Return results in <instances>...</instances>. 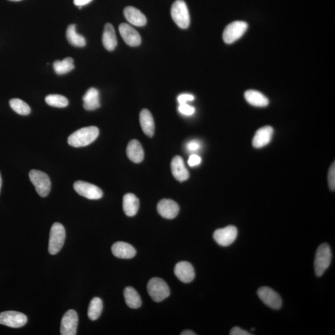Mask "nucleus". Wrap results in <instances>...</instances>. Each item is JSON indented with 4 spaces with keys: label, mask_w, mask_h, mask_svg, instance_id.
I'll return each mask as SVG.
<instances>
[{
    "label": "nucleus",
    "mask_w": 335,
    "mask_h": 335,
    "mask_svg": "<svg viewBox=\"0 0 335 335\" xmlns=\"http://www.w3.org/2000/svg\"><path fill=\"white\" fill-rule=\"evenodd\" d=\"M331 258L330 247L328 244H321L316 252L314 261L315 272L318 277L322 276L328 268L331 262Z\"/></svg>",
    "instance_id": "nucleus-2"
},
{
    "label": "nucleus",
    "mask_w": 335,
    "mask_h": 335,
    "mask_svg": "<svg viewBox=\"0 0 335 335\" xmlns=\"http://www.w3.org/2000/svg\"><path fill=\"white\" fill-rule=\"evenodd\" d=\"M149 296L155 302H160L168 298L170 290L167 283L159 277H154L147 284Z\"/></svg>",
    "instance_id": "nucleus-5"
},
{
    "label": "nucleus",
    "mask_w": 335,
    "mask_h": 335,
    "mask_svg": "<svg viewBox=\"0 0 335 335\" xmlns=\"http://www.w3.org/2000/svg\"><path fill=\"white\" fill-rule=\"evenodd\" d=\"M195 100V97L190 94H182L178 97V102L179 105L186 104L187 102H192Z\"/></svg>",
    "instance_id": "nucleus-34"
},
{
    "label": "nucleus",
    "mask_w": 335,
    "mask_h": 335,
    "mask_svg": "<svg viewBox=\"0 0 335 335\" xmlns=\"http://www.w3.org/2000/svg\"><path fill=\"white\" fill-rule=\"evenodd\" d=\"M10 106L13 111L20 115L27 116L31 113V108L23 100L18 99V98L11 100Z\"/></svg>",
    "instance_id": "nucleus-30"
},
{
    "label": "nucleus",
    "mask_w": 335,
    "mask_h": 335,
    "mask_svg": "<svg viewBox=\"0 0 335 335\" xmlns=\"http://www.w3.org/2000/svg\"><path fill=\"white\" fill-rule=\"evenodd\" d=\"M65 236V228L61 223H54L52 226L49 242V252L51 255H56L64 246Z\"/></svg>",
    "instance_id": "nucleus-3"
},
{
    "label": "nucleus",
    "mask_w": 335,
    "mask_h": 335,
    "mask_svg": "<svg viewBox=\"0 0 335 335\" xmlns=\"http://www.w3.org/2000/svg\"><path fill=\"white\" fill-rule=\"evenodd\" d=\"M29 176L38 194L42 198L48 196L51 189V182L47 174L41 171L32 170L30 171Z\"/></svg>",
    "instance_id": "nucleus-6"
},
{
    "label": "nucleus",
    "mask_w": 335,
    "mask_h": 335,
    "mask_svg": "<svg viewBox=\"0 0 335 335\" xmlns=\"http://www.w3.org/2000/svg\"><path fill=\"white\" fill-rule=\"evenodd\" d=\"M171 168L173 175L177 180L182 182L189 178V171L185 167L183 159L180 156L173 158L171 163Z\"/></svg>",
    "instance_id": "nucleus-16"
},
{
    "label": "nucleus",
    "mask_w": 335,
    "mask_h": 335,
    "mask_svg": "<svg viewBox=\"0 0 335 335\" xmlns=\"http://www.w3.org/2000/svg\"><path fill=\"white\" fill-rule=\"evenodd\" d=\"M103 301L99 298H94L92 299L89 304L88 310V316L91 320L94 321L98 319L103 311Z\"/></svg>",
    "instance_id": "nucleus-29"
},
{
    "label": "nucleus",
    "mask_w": 335,
    "mask_h": 335,
    "mask_svg": "<svg viewBox=\"0 0 335 335\" xmlns=\"http://www.w3.org/2000/svg\"><path fill=\"white\" fill-rule=\"evenodd\" d=\"M2 185V179L1 174H0V192H1Z\"/></svg>",
    "instance_id": "nucleus-40"
},
{
    "label": "nucleus",
    "mask_w": 335,
    "mask_h": 335,
    "mask_svg": "<svg viewBox=\"0 0 335 335\" xmlns=\"http://www.w3.org/2000/svg\"><path fill=\"white\" fill-rule=\"evenodd\" d=\"M181 335H196V334L195 333V332H193L192 330H189V329H187V330H184L181 333Z\"/></svg>",
    "instance_id": "nucleus-39"
},
{
    "label": "nucleus",
    "mask_w": 335,
    "mask_h": 335,
    "mask_svg": "<svg viewBox=\"0 0 335 335\" xmlns=\"http://www.w3.org/2000/svg\"><path fill=\"white\" fill-rule=\"evenodd\" d=\"M178 111L184 115L190 116L195 113V108L186 103V104L179 105Z\"/></svg>",
    "instance_id": "nucleus-32"
},
{
    "label": "nucleus",
    "mask_w": 335,
    "mask_h": 335,
    "mask_svg": "<svg viewBox=\"0 0 335 335\" xmlns=\"http://www.w3.org/2000/svg\"><path fill=\"white\" fill-rule=\"evenodd\" d=\"M127 21L133 26L142 27L147 24V18L139 10L133 7H127L124 10Z\"/></svg>",
    "instance_id": "nucleus-19"
},
{
    "label": "nucleus",
    "mask_w": 335,
    "mask_h": 335,
    "mask_svg": "<svg viewBox=\"0 0 335 335\" xmlns=\"http://www.w3.org/2000/svg\"><path fill=\"white\" fill-rule=\"evenodd\" d=\"M28 318L23 313L6 311L0 313V324L11 328H21L26 325Z\"/></svg>",
    "instance_id": "nucleus-10"
},
{
    "label": "nucleus",
    "mask_w": 335,
    "mask_h": 335,
    "mask_svg": "<svg viewBox=\"0 0 335 335\" xmlns=\"http://www.w3.org/2000/svg\"><path fill=\"white\" fill-rule=\"evenodd\" d=\"M66 36L68 41L75 47H83L86 45V40L82 35L77 33L75 24L68 26Z\"/></svg>",
    "instance_id": "nucleus-26"
},
{
    "label": "nucleus",
    "mask_w": 335,
    "mask_h": 335,
    "mask_svg": "<svg viewBox=\"0 0 335 335\" xmlns=\"http://www.w3.org/2000/svg\"><path fill=\"white\" fill-rule=\"evenodd\" d=\"M120 34L127 45L131 47L139 45L141 42V36L136 30L129 24L122 23L119 27Z\"/></svg>",
    "instance_id": "nucleus-13"
},
{
    "label": "nucleus",
    "mask_w": 335,
    "mask_h": 335,
    "mask_svg": "<svg viewBox=\"0 0 335 335\" xmlns=\"http://www.w3.org/2000/svg\"><path fill=\"white\" fill-rule=\"evenodd\" d=\"M102 41L103 45L108 51H114L118 45L115 30L110 23L106 24Z\"/></svg>",
    "instance_id": "nucleus-20"
},
{
    "label": "nucleus",
    "mask_w": 335,
    "mask_h": 335,
    "mask_svg": "<svg viewBox=\"0 0 335 335\" xmlns=\"http://www.w3.org/2000/svg\"><path fill=\"white\" fill-rule=\"evenodd\" d=\"M187 149L190 152H195L198 151L201 148V145L199 141L192 140L187 144Z\"/></svg>",
    "instance_id": "nucleus-36"
},
{
    "label": "nucleus",
    "mask_w": 335,
    "mask_h": 335,
    "mask_svg": "<svg viewBox=\"0 0 335 335\" xmlns=\"http://www.w3.org/2000/svg\"><path fill=\"white\" fill-rule=\"evenodd\" d=\"M73 62V59L71 57H67L63 61H56L53 64L54 70L57 74H66L74 69Z\"/></svg>",
    "instance_id": "nucleus-28"
},
{
    "label": "nucleus",
    "mask_w": 335,
    "mask_h": 335,
    "mask_svg": "<svg viewBox=\"0 0 335 335\" xmlns=\"http://www.w3.org/2000/svg\"><path fill=\"white\" fill-rule=\"evenodd\" d=\"M230 335H250L252 334L250 333L249 331L244 330L242 328L238 327V326H235L231 329Z\"/></svg>",
    "instance_id": "nucleus-37"
},
{
    "label": "nucleus",
    "mask_w": 335,
    "mask_h": 335,
    "mask_svg": "<svg viewBox=\"0 0 335 335\" xmlns=\"http://www.w3.org/2000/svg\"><path fill=\"white\" fill-rule=\"evenodd\" d=\"M126 153L128 158L133 163H139L143 160V150L139 141L137 140L130 141L127 147Z\"/></svg>",
    "instance_id": "nucleus-22"
},
{
    "label": "nucleus",
    "mask_w": 335,
    "mask_h": 335,
    "mask_svg": "<svg viewBox=\"0 0 335 335\" xmlns=\"http://www.w3.org/2000/svg\"><path fill=\"white\" fill-rule=\"evenodd\" d=\"M99 133V129L95 126L81 128L69 136L68 143L70 146L77 148L86 147L93 142Z\"/></svg>",
    "instance_id": "nucleus-1"
},
{
    "label": "nucleus",
    "mask_w": 335,
    "mask_h": 335,
    "mask_svg": "<svg viewBox=\"0 0 335 335\" xmlns=\"http://www.w3.org/2000/svg\"><path fill=\"white\" fill-rule=\"evenodd\" d=\"M83 106L86 110L94 111L100 107V94L98 89L91 88L83 97Z\"/></svg>",
    "instance_id": "nucleus-21"
},
{
    "label": "nucleus",
    "mask_w": 335,
    "mask_h": 335,
    "mask_svg": "<svg viewBox=\"0 0 335 335\" xmlns=\"http://www.w3.org/2000/svg\"><path fill=\"white\" fill-rule=\"evenodd\" d=\"M9 1H12V2H20L21 0H9Z\"/></svg>",
    "instance_id": "nucleus-41"
},
{
    "label": "nucleus",
    "mask_w": 335,
    "mask_h": 335,
    "mask_svg": "<svg viewBox=\"0 0 335 335\" xmlns=\"http://www.w3.org/2000/svg\"><path fill=\"white\" fill-rule=\"evenodd\" d=\"M238 236V230L235 226L229 225L214 231L213 237L218 245L228 247L235 242Z\"/></svg>",
    "instance_id": "nucleus-8"
},
{
    "label": "nucleus",
    "mask_w": 335,
    "mask_h": 335,
    "mask_svg": "<svg viewBox=\"0 0 335 335\" xmlns=\"http://www.w3.org/2000/svg\"><path fill=\"white\" fill-rule=\"evenodd\" d=\"M252 331H255V328H252Z\"/></svg>",
    "instance_id": "nucleus-42"
},
{
    "label": "nucleus",
    "mask_w": 335,
    "mask_h": 335,
    "mask_svg": "<svg viewBox=\"0 0 335 335\" xmlns=\"http://www.w3.org/2000/svg\"><path fill=\"white\" fill-rule=\"evenodd\" d=\"M273 132V129L271 126L260 128L256 132L254 137L253 138V147L260 149L268 145L271 140Z\"/></svg>",
    "instance_id": "nucleus-17"
},
{
    "label": "nucleus",
    "mask_w": 335,
    "mask_h": 335,
    "mask_svg": "<svg viewBox=\"0 0 335 335\" xmlns=\"http://www.w3.org/2000/svg\"><path fill=\"white\" fill-rule=\"evenodd\" d=\"M246 22L236 21L232 22L226 27L223 32V40L227 44H231L241 39L248 29Z\"/></svg>",
    "instance_id": "nucleus-7"
},
{
    "label": "nucleus",
    "mask_w": 335,
    "mask_h": 335,
    "mask_svg": "<svg viewBox=\"0 0 335 335\" xmlns=\"http://www.w3.org/2000/svg\"><path fill=\"white\" fill-rule=\"evenodd\" d=\"M112 252L116 257L130 259L135 257L136 250L131 245L123 242H118L112 246Z\"/></svg>",
    "instance_id": "nucleus-18"
},
{
    "label": "nucleus",
    "mask_w": 335,
    "mask_h": 335,
    "mask_svg": "<svg viewBox=\"0 0 335 335\" xmlns=\"http://www.w3.org/2000/svg\"><path fill=\"white\" fill-rule=\"evenodd\" d=\"M174 272L177 278L184 283L192 282L195 277V269L192 264L187 261L177 263Z\"/></svg>",
    "instance_id": "nucleus-14"
},
{
    "label": "nucleus",
    "mask_w": 335,
    "mask_h": 335,
    "mask_svg": "<svg viewBox=\"0 0 335 335\" xmlns=\"http://www.w3.org/2000/svg\"><path fill=\"white\" fill-rule=\"evenodd\" d=\"M45 102L49 106L55 108H65L69 105L67 98L60 94H50L45 97Z\"/></svg>",
    "instance_id": "nucleus-31"
},
{
    "label": "nucleus",
    "mask_w": 335,
    "mask_h": 335,
    "mask_svg": "<svg viewBox=\"0 0 335 335\" xmlns=\"http://www.w3.org/2000/svg\"><path fill=\"white\" fill-rule=\"evenodd\" d=\"M75 192L88 200H97L103 197V193L99 187L83 181H76L73 185Z\"/></svg>",
    "instance_id": "nucleus-9"
},
{
    "label": "nucleus",
    "mask_w": 335,
    "mask_h": 335,
    "mask_svg": "<svg viewBox=\"0 0 335 335\" xmlns=\"http://www.w3.org/2000/svg\"><path fill=\"white\" fill-rule=\"evenodd\" d=\"M328 182L329 188L331 190L335 189V166L334 162L331 165L330 168H329L328 174Z\"/></svg>",
    "instance_id": "nucleus-33"
},
{
    "label": "nucleus",
    "mask_w": 335,
    "mask_h": 335,
    "mask_svg": "<svg viewBox=\"0 0 335 335\" xmlns=\"http://www.w3.org/2000/svg\"><path fill=\"white\" fill-rule=\"evenodd\" d=\"M124 296L128 307L131 309H138L141 306L140 296L134 288L127 287L125 289Z\"/></svg>",
    "instance_id": "nucleus-27"
},
{
    "label": "nucleus",
    "mask_w": 335,
    "mask_h": 335,
    "mask_svg": "<svg viewBox=\"0 0 335 335\" xmlns=\"http://www.w3.org/2000/svg\"><path fill=\"white\" fill-rule=\"evenodd\" d=\"M78 318L74 310H69L65 313L61 321V334L75 335L77 334Z\"/></svg>",
    "instance_id": "nucleus-12"
},
{
    "label": "nucleus",
    "mask_w": 335,
    "mask_h": 335,
    "mask_svg": "<svg viewBox=\"0 0 335 335\" xmlns=\"http://www.w3.org/2000/svg\"><path fill=\"white\" fill-rule=\"evenodd\" d=\"M171 15L176 25L181 29H187L190 24V16L186 3L176 0L171 7Z\"/></svg>",
    "instance_id": "nucleus-4"
},
{
    "label": "nucleus",
    "mask_w": 335,
    "mask_h": 335,
    "mask_svg": "<svg viewBox=\"0 0 335 335\" xmlns=\"http://www.w3.org/2000/svg\"><path fill=\"white\" fill-rule=\"evenodd\" d=\"M245 98L247 102L256 107H266L269 105V100L265 95L260 91L250 89L245 92Z\"/></svg>",
    "instance_id": "nucleus-25"
},
{
    "label": "nucleus",
    "mask_w": 335,
    "mask_h": 335,
    "mask_svg": "<svg viewBox=\"0 0 335 335\" xmlns=\"http://www.w3.org/2000/svg\"><path fill=\"white\" fill-rule=\"evenodd\" d=\"M201 162V159L198 155L193 154L190 155L188 160V164L190 167H195L200 165Z\"/></svg>",
    "instance_id": "nucleus-35"
},
{
    "label": "nucleus",
    "mask_w": 335,
    "mask_h": 335,
    "mask_svg": "<svg viewBox=\"0 0 335 335\" xmlns=\"http://www.w3.org/2000/svg\"><path fill=\"white\" fill-rule=\"evenodd\" d=\"M157 211L160 216L165 219H173L178 216L179 207L175 201L164 199L158 204Z\"/></svg>",
    "instance_id": "nucleus-15"
},
{
    "label": "nucleus",
    "mask_w": 335,
    "mask_h": 335,
    "mask_svg": "<svg viewBox=\"0 0 335 335\" xmlns=\"http://www.w3.org/2000/svg\"><path fill=\"white\" fill-rule=\"evenodd\" d=\"M123 210L126 216L133 217L137 214L139 208V201L134 195L128 193L123 198Z\"/></svg>",
    "instance_id": "nucleus-24"
},
{
    "label": "nucleus",
    "mask_w": 335,
    "mask_h": 335,
    "mask_svg": "<svg viewBox=\"0 0 335 335\" xmlns=\"http://www.w3.org/2000/svg\"><path fill=\"white\" fill-rule=\"evenodd\" d=\"M91 1L92 0H73L74 4L79 7V9H81L84 5L89 4Z\"/></svg>",
    "instance_id": "nucleus-38"
},
{
    "label": "nucleus",
    "mask_w": 335,
    "mask_h": 335,
    "mask_svg": "<svg viewBox=\"0 0 335 335\" xmlns=\"http://www.w3.org/2000/svg\"><path fill=\"white\" fill-rule=\"evenodd\" d=\"M140 123L143 132L150 137H153L155 132L154 120L148 110L145 109L140 112Z\"/></svg>",
    "instance_id": "nucleus-23"
},
{
    "label": "nucleus",
    "mask_w": 335,
    "mask_h": 335,
    "mask_svg": "<svg viewBox=\"0 0 335 335\" xmlns=\"http://www.w3.org/2000/svg\"><path fill=\"white\" fill-rule=\"evenodd\" d=\"M258 296L264 304L272 309L278 310L282 306V299L278 293L268 287H261L258 290Z\"/></svg>",
    "instance_id": "nucleus-11"
}]
</instances>
